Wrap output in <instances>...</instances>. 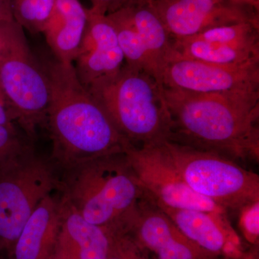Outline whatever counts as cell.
Listing matches in <instances>:
<instances>
[{
    "mask_svg": "<svg viewBox=\"0 0 259 259\" xmlns=\"http://www.w3.org/2000/svg\"><path fill=\"white\" fill-rule=\"evenodd\" d=\"M170 141L235 160H258L259 91L196 93L163 88Z\"/></svg>",
    "mask_w": 259,
    "mask_h": 259,
    "instance_id": "cell-1",
    "label": "cell"
},
{
    "mask_svg": "<svg viewBox=\"0 0 259 259\" xmlns=\"http://www.w3.org/2000/svg\"><path fill=\"white\" fill-rule=\"evenodd\" d=\"M51 98L47 119L54 153L69 167L123 153L131 143L78 79L74 64L47 69Z\"/></svg>",
    "mask_w": 259,
    "mask_h": 259,
    "instance_id": "cell-2",
    "label": "cell"
},
{
    "mask_svg": "<svg viewBox=\"0 0 259 259\" xmlns=\"http://www.w3.org/2000/svg\"><path fill=\"white\" fill-rule=\"evenodd\" d=\"M163 88L151 75L125 64L117 74L87 89L124 138L141 146L170 139Z\"/></svg>",
    "mask_w": 259,
    "mask_h": 259,
    "instance_id": "cell-3",
    "label": "cell"
},
{
    "mask_svg": "<svg viewBox=\"0 0 259 259\" xmlns=\"http://www.w3.org/2000/svg\"><path fill=\"white\" fill-rule=\"evenodd\" d=\"M71 168L65 199L91 224L120 228L146 195L124 152Z\"/></svg>",
    "mask_w": 259,
    "mask_h": 259,
    "instance_id": "cell-4",
    "label": "cell"
},
{
    "mask_svg": "<svg viewBox=\"0 0 259 259\" xmlns=\"http://www.w3.org/2000/svg\"><path fill=\"white\" fill-rule=\"evenodd\" d=\"M155 144L191 190L227 212L259 201L258 175L235 160L170 140Z\"/></svg>",
    "mask_w": 259,
    "mask_h": 259,
    "instance_id": "cell-5",
    "label": "cell"
},
{
    "mask_svg": "<svg viewBox=\"0 0 259 259\" xmlns=\"http://www.w3.org/2000/svg\"><path fill=\"white\" fill-rule=\"evenodd\" d=\"M0 92L14 120L29 134L46 121L51 98L49 77L15 20L0 23Z\"/></svg>",
    "mask_w": 259,
    "mask_h": 259,
    "instance_id": "cell-6",
    "label": "cell"
},
{
    "mask_svg": "<svg viewBox=\"0 0 259 259\" xmlns=\"http://www.w3.org/2000/svg\"><path fill=\"white\" fill-rule=\"evenodd\" d=\"M55 185L44 162L23 155L0 165V250L13 248L24 226Z\"/></svg>",
    "mask_w": 259,
    "mask_h": 259,
    "instance_id": "cell-7",
    "label": "cell"
},
{
    "mask_svg": "<svg viewBox=\"0 0 259 259\" xmlns=\"http://www.w3.org/2000/svg\"><path fill=\"white\" fill-rule=\"evenodd\" d=\"M107 16L115 26L125 64L151 75L163 87L162 72L173 47L156 12L148 3H134Z\"/></svg>",
    "mask_w": 259,
    "mask_h": 259,
    "instance_id": "cell-8",
    "label": "cell"
},
{
    "mask_svg": "<svg viewBox=\"0 0 259 259\" xmlns=\"http://www.w3.org/2000/svg\"><path fill=\"white\" fill-rule=\"evenodd\" d=\"M126 158L145 194L157 204L227 214L224 209L190 188L156 144L125 148Z\"/></svg>",
    "mask_w": 259,
    "mask_h": 259,
    "instance_id": "cell-9",
    "label": "cell"
},
{
    "mask_svg": "<svg viewBox=\"0 0 259 259\" xmlns=\"http://www.w3.org/2000/svg\"><path fill=\"white\" fill-rule=\"evenodd\" d=\"M173 52L188 59L229 66L259 64V22L223 25L172 40Z\"/></svg>",
    "mask_w": 259,
    "mask_h": 259,
    "instance_id": "cell-10",
    "label": "cell"
},
{
    "mask_svg": "<svg viewBox=\"0 0 259 259\" xmlns=\"http://www.w3.org/2000/svg\"><path fill=\"white\" fill-rule=\"evenodd\" d=\"M171 40L193 36L208 29L259 22L258 10L232 0H151Z\"/></svg>",
    "mask_w": 259,
    "mask_h": 259,
    "instance_id": "cell-11",
    "label": "cell"
},
{
    "mask_svg": "<svg viewBox=\"0 0 259 259\" xmlns=\"http://www.w3.org/2000/svg\"><path fill=\"white\" fill-rule=\"evenodd\" d=\"M161 81L163 88L196 93L259 91V64L222 66L182 57L172 51Z\"/></svg>",
    "mask_w": 259,
    "mask_h": 259,
    "instance_id": "cell-12",
    "label": "cell"
},
{
    "mask_svg": "<svg viewBox=\"0 0 259 259\" xmlns=\"http://www.w3.org/2000/svg\"><path fill=\"white\" fill-rule=\"evenodd\" d=\"M134 243L151 250L158 259H218L190 241L154 202L145 195L122 226Z\"/></svg>",
    "mask_w": 259,
    "mask_h": 259,
    "instance_id": "cell-13",
    "label": "cell"
},
{
    "mask_svg": "<svg viewBox=\"0 0 259 259\" xmlns=\"http://www.w3.org/2000/svg\"><path fill=\"white\" fill-rule=\"evenodd\" d=\"M86 32L74 67L86 88L117 74L125 65L115 26L107 15L88 9Z\"/></svg>",
    "mask_w": 259,
    "mask_h": 259,
    "instance_id": "cell-14",
    "label": "cell"
},
{
    "mask_svg": "<svg viewBox=\"0 0 259 259\" xmlns=\"http://www.w3.org/2000/svg\"><path fill=\"white\" fill-rule=\"evenodd\" d=\"M157 205L187 238L202 249L227 259L244 257L241 240L226 214Z\"/></svg>",
    "mask_w": 259,
    "mask_h": 259,
    "instance_id": "cell-15",
    "label": "cell"
},
{
    "mask_svg": "<svg viewBox=\"0 0 259 259\" xmlns=\"http://www.w3.org/2000/svg\"><path fill=\"white\" fill-rule=\"evenodd\" d=\"M115 231L88 223L65 199L52 259H107Z\"/></svg>",
    "mask_w": 259,
    "mask_h": 259,
    "instance_id": "cell-16",
    "label": "cell"
},
{
    "mask_svg": "<svg viewBox=\"0 0 259 259\" xmlns=\"http://www.w3.org/2000/svg\"><path fill=\"white\" fill-rule=\"evenodd\" d=\"M88 9L79 0H56L42 33L58 62L74 64L88 26Z\"/></svg>",
    "mask_w": 259,
    "mask_h": 259,
    "instance_id": "cell-17",
    "label": "cell"
},
{
    "mask_svg": "<svg viewBox=\"0 0 259 259\" xmlns=\"http://www.w3.org/2000/svg\"><path fill=\"white\" fill-rule=\"evenodd\" d=\"M61 218V203L49 194L37 206L15 241V259H52Z\"/></svg>",
    "mask_w": 259,
    "mask_h": 259,
    "instance_id": "cell-18",
    "label": "cell"
},
{
    "mask_svg": "<svg viewBox=\"0 0 259 259\" xmlns=\"http://www.w3.org/2000/svg\"><path fill=\"white\" fill-rule=\"evenodd\" d=\"M56 3V0H11L13 18L32 33L42 32Z\"/></svg>",
    "mask_w": 259,
    "mask_h": 259,
    "instance_id": "cell-19",
    "label": "cell"
},
{
    "mask_svg": "<svg viewBox=\"0 0 259 259\" xmlns=\"http://www.w3.org/2000/svg\"><path fill=\"white\" fill-rule=\"evenodd\" d=\"M23 154V145L14 125H0V165Z\"/></svg>",
    "mask_w": 259,
    "mask_h": 259,
    "instance_id": "cell-20",
    "label": "cell"
},
{
    "mask_svg": "<svg viewBox=\"0 0 259 259\" xmlns=\"http://www.w3.org/2000/svg\"><path fill=\"white\" fill-rule=\"evenodd\" d=\"M239 226L243 236L251 244L256 245L259 238V201L245 206L239 211Z\"/></svg>",
    "mask_w": 259,
    "mask_h": 259,
    "instance_id": "cell-21",
    "label": "cell"
},
{
    "mask_svg": "<svg viewBox=\"0 0 259 259\" xmlns=\"http://www.w3.org/2000/svg\"><path fill=\"white\" fill-rule=\"evenodd\" d=\"M107 259H146L134 241L121 231L114 232L111 249Z\"/></svg>",
    "mask_w": 259,
    "mask_h": 259,
    "instance_id": "cell-22",
    "label": "cell"
},
{
    "mask_svg": "<svg viewBox=\"0 0 259 259\" xmlns=\"http://www.w3.org/2000/svg\"><path fill=\"white\" fill-rule=\"evenodd\" d=\"M132 1L133 0H90L92 3L90 9L101 14L107 15L129 5Z\"/></svg>",
    "mask_w": 259,
    "mask_h": 259,
    "instance_id": "cell-23",
    "label": "cell"
},
{
    "mask_svg": "<svg viewBox=\"0 0 259 259\" xmlns=\"http://www.w3.org/2000/svg\"><path fill=\"white\" fill-rule=\"evenodd\" d=\"M13 20L11 0H0V23Z\"/></svg>",
    "mask_w": 259,
    "mask_h": 259,
    "instance_id": "cell-24",
    "label": "cell"
},
{
    "mask_svg": "<svg viewBox=\"0 0 259 259\" xmlns=\"http://www.w3.org/2000/svg\"><path fill=\"white\" fill-rule=\"evenodd\" d=\"M232 1L239 4L249 5L255 10H259V0H232Z\"/></svg>",
    "mask_w": 259,
    "mask_h": 259,
    "instance_id": "cell-25",
    "label": "cell"
},
{
    "mask_svg": "<svg viewBox=\"0 0 259 259\" xmlns=\"http://www.w3.org/2000/svg\"><path fill=\"white\" fill-rule=\"evenodd\" d=\"M151 1V0H133L132 2H131V3H146V2ZM130 3V4H131Z\"/></svg>",
    "mask_w": 259,
    "mask_h": 259,
    "instance_id": "cell-26",
    "label": "cell"
},
{
    "mask_svg": "<svg viewBox=\"0 0 259 259\" xmlns=\"http://www.w3.org/2000/svg\"><path fill=\"white\" fill-rule=\"evenodd\" d=\"M240 259H241V258H240Z\"/></svg>",
    "mask_w": 259,
    "mask_h": 259,
    "instance_id": "cell-27",
    "label": "cell"
}]
</instances>
